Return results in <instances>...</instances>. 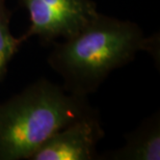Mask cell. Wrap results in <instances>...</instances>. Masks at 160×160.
Here are the masks:
<instances>
[{
    "label": "cell",
    "mask_w": 160,
    "mask_h": 160,
    "mask_svg": "<svg viewBox=\"0 0 160 160\" xmlns=\"http://www.w3.org/2000/svg\"><path fill=\"white\" fill-rule=\"evenodd\" d=\"M156 34L146 38L135 22L98 12L92 21L63 42L52 43L49 66L62 77L63 88L88 97L114 70L132 62L139 51H156Z\"/></svg>",
    "instance_id": "1"
},
{
    "label": "cell",
    "mask_w": 160,
    "mask_h": 160,
    "mask_svg": "<svg viewBox=\"0 0 160 160\" xmlns=\"http://www.w3.org/2000/svg\"><path fill=\"white\" fill-rule=\"evenodd\" d=\"M98 114L88 97L37 80L0 104V160H29L57 131Z\"/></svg>",
    "instance_id": "2"
},
{
    "label": "cell",
    "mask_w": 160,
    "mask_h": 160,
    "mask_svg": "<svg viewBox=\"0 0 160 160\" xmlns=\"http://www.w3.org/2000/svg\"><path fill=\"white\" fill-rule=\"evenodd\" d=\"M29 15V27L20 40L38 37L43 44L69 39L98 15L92 0H19Z\"/></svg>",
    "instance_id": "3"
},
{
    "label": "cell",
    "mask_w": 160,
    "mask_h": 160,
    "mask_svg": "<svg viewBox=\"0 0 160 160\" xmlns=\"http://www.w3.org/2000/svg\"><path fill=\"white\" fill-rule=\"evenodd\" d=\"M104 135L99 114L80 119L53 134L29 160L98 159L97 145Z\"/></svg>",
    "instance_id": "4"
},
{
    "label": "cell",
    "mask_w": 160,
    "mask_h": 160,
    "mask_svg": "<svg viewBox=\"0 0 160 160\" xmlns=\"http://www.w3.org/2000/svg\"><path fill=\"white\" fill-rule=\"evenodd\" d=\"M98 159L110 160H159L160 116L159 112L142 122L126 135V142L120 149L99 155Z\"/></svg>",
    "instance_id": "5"
},
{
    "label": "cell",
    "mask_w": 160,
    "mask_h": 160,
    "mask_svg": "<svg viewBox=\"0 0 160 160\" xmlns=\"http://www.w3.org/2000/svg\"><path fill=\"white\" fill-rule=\"evenodd\" d=\"M12 12L6 6V0H0V81L4 78L8 65L16 55L23 42L11 32V18Z\"/></svg>",
    "instance_id": "6"
}]
</instances>
